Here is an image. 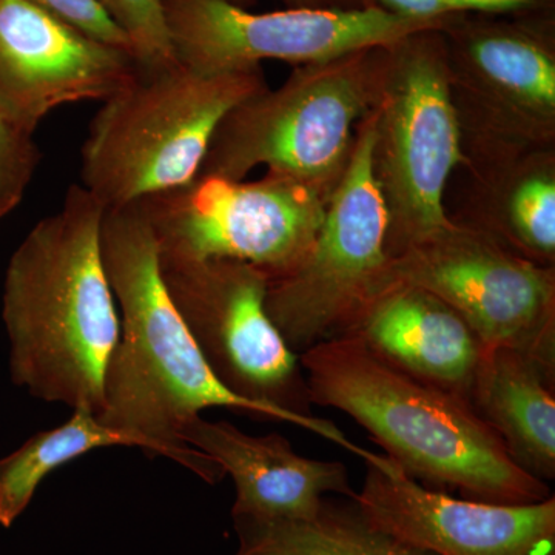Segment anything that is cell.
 <instances>
[{
  "label": "cell",
  "instance_id": "obj_1",
  "mask_svg": "<svg viewBox=\"0 0 555 555\" xmlns=\"http://www.w3.org/2000/svg\"><path fill=\"white\" fill-rule=\"evenodd\" d=\"M101 251L120 309V337L105 372L101 422L133 437L147 454L166 456L207 483H219L225 474L181 440L184 427L206 409L266 420H273L272 414L230 392L208 367L169 297L158 244L138 204L105 208Z\"/></svg>",
  "mask_w": 555,
  "mask_h": 555
},
{
  "label": "cell",
  "instance_id": "obj_2",
  "mask_svg": "<svg viewBox=\"0 0 555 555\" xmlns=\"http://www.w3.org/2000/svg\"><path fill=\"white\" fill-rule=\"evenodd\" d=\"M105 206L82 184L40 219L7 266L2 320L14 385L49 403L100 416L109 357L120 337L101 251Z\"/></svg>",
  "mask_w": 555,
  "mask_h": 555
},
{
  "label": "cell",
  "instance_id": "obj_3",
  "mask_svg": "<svg viewBox=\"0 0 555 555\" xmlns=\"http://www.w3.org/2000/svg\"><path fill=\"white\" fill-rule=\"evenodd\" d=\"M298 360L312 404L352 416L415 480L499 505L550 499L469 401L392 366L360 338L318 343Z\"/></svg>",
  "mask_w": 555,
  "mask_h": 555
},
{
  "label": "cell",
  "instance_id": "obj_4",
  "mask_svg": "<svg viewBox=\"0 0 555 555\" xmlns=\"http://www.w3.org/2000/svg\"><path fill=\"white\" fill-rule=\"evenodd\" d=\"M268 87L262 68L208 75L179 62L139 67L91 119L80 150L83 188L105 208L184 188L198 178L222 119Z\"/></svg>",
  "mask_w": 555,
  "mask_h": 555
},
{
  "label": "cell",
  "instance_id": "obj_5",
  "mask_svg": "<svg viewBox=\"0 0 555 555\" xmlns=\"http://www.w3.org/2000/svg\"><path fill=\"white\" fill-rule=\"evenodd\" d=\"M385 47L299 65L278 89L241 102L218 127L198 177L243 181L264 166L328 198L349 164L358 124L377 102Z\"/></svg>",
  "mask_w": 555,
  "mask_h": 555
},
{
  "label": "cell",
  "instance_id": "obj_6",
  "mask_svg": "<svg viewBox=\"0 0 555 555\" xmlns=\"http://www.w3.org/2000/svg\"><path fill=\"white\" fill-rule=\"evenodd\" d=\"M374 118V160L387 214L389 258L447 228L444 193L463 147L441 30L412 33L385 47Z\"/></svg>",
  "mask_w": 555,
  "mask_h": 555
},
{
  "label": "cell",
  "instance_id": "obj_7",
  "mask_svg": "<svg viewBox=\"0 0 555 555\" xmlns=\"http://www.w3.org/2000/svg\"><path fill=\"white\" fill-rule=\"evenodd\" d=\"M160 276L204 360L222 386L268 409L275 422L305 427L360 459L334 423L310 412L312 401L298 356L266 309L269 278L232 259L160 257Z\"/></svg>",
  "mask_w": 555,
  "mask_h": 555
},
{
  "label": "cell",
  "instance_id": "obj_8",
  "mask_svg": "<svg viewBox=\"0 0 555 555\" xmlns=\"http://www.w3.org/2000/svg\"><path fill=\"white\" fill-rule=\"evenodd\" d=\"M553 13L465 14L441 30L469 166L555 149Z\"/></svg>",
  "mask_w": 555,
  "mask_h": 555
},
{
  "label": "cell",
  "instance_id": "obj_9",
  "mask_svg": "<svg viewBox=\"0 0 555 555\" xmlns=\"http://www.w3.org/2000/svg\"><path fill=\"white\" fill-rule=\"evenodd\" d=\"M372 109L357 127L345 173L328 196L323 224L305 259L269 281L266 309L297 356L343 337L382 291L389 214L372 160Z\"/></svg>",
  "mask_w": 555,
  "mask_h": 555
},
{
  "label": "cell",
  "instance_id": "obj_10",
  "mask_svg": "<svg viewBox=\"0 0 555 555\" xmlns=\"http://www.w3.org/2000/svg\"><path fill=\"white\" fill-rule=\"evenodd\" d=\"M327 196L291 178L198 177L138 201L160 257L232 259L269 281L297 268L315 241Z\"/></svg>",
  "mask_w": 555,
  "mask_h": 555
},
{
  "label": "cell",
  "instance_id": "obj_11",
  "mask_svg": "<svg viewBox=\"0 0 555 555\" xmlns=\"http://www.w3.org/2000/svg\"><path fill=\"white\" fill-rule=\"evenodd\" d=\"M396 286L443 299L485 347L520 350L555 369V268L451 219L389 258L379 294Z\"/></svg>",
  "mask_w": 555,
  "mask_h": 555
},
{
  "label": "cell",
  "instance_id": "obj_12",
  "mask_svg": "<svg viewBox=\"0 0 555 555\" xmlns=\"http://www.w3.org/2000/svg\"><path fill=\"white\" fill-rule=\"evenodd\" d=\"M179 64L196 72H254L262 61L320 64L390 46L412 33L443 30L454 20L412 21L369 7L251 13L228 0H163Z\"/></svg>",
  "mask_w": 555,
  "mask_h": 555
},
{
  "label": "cell",
  "instance_id": "obj_13",
  "mask_svg": "<svg viewBox=\"0 0 555 555\" xmlns=\"http://www.w3.org/2000/svg\"><path fill=\"white\" fill-rule=\"evenodd\" d=\"M357 492L371 528L427 555H555V496L499 505L430 491L390 456L369 451Z\"/></svg>",
  "mask_w": 555,
  "mask_h": 555
},
{
  "label": "cell",
  "instance_id": "obj_14",
  "mask_svg": "<svg viewBox=\"0 0 555 555\" xmlns=\"http://www.w3.org/2000/svg\"><path fill=\"white\" fill-rule=\"evenodd\" d=\"M129 51L27 0H0V113L35 133L62 105L108 100L137 76Z\"/></svg>",
  "mask_w": 555,
  "mask_h": 555
},
{
  "label": "cell",
  "instance_id": "obj_15",
  "mask_svg": "<svg viewBox=\"0 0 555 555\" xmlns=\"http://www.w3.org/2000/svg\"><path fill=\"white\" fill-rule=\"evenodd\" d=\"M181 440L214 460L235 485V520L305 521L320 513L324 494L356 500L347 467L299 455L286 438L248 436L228 422H190Z\"/></svg>",
  "mask_w": 555,
  "mask_h": 555
},
{
  "label": "cell",
  "instance_id": "obj_16",
  "mask_svg": "<svg viewBox=\"0 0 555 555\" xmlns=\"http://www.w3.org/2000/svg\"><path fill=\"white\" fill-rule=\"evenodd\" d=\"M346 335L427 385L469 401L483 356L476 332L443 299L418 287L386 288Z\"/></svg>",
  "mask_w": 555,
  "mask_h": 555
},
{
  "label": "cell",
  "instance_id": "obj_17",
  "mask_svg": "<svg viewBox=\"0 0 555 555\" xmlns=\"http://www.w3.org/2000/svg\"><path fill=\"white\" fill-rule=\"evenodd\" d=\"M555 369L509 349L485 347L469 403L521 469L555 478Z\"/></svg>",
  "mask_w": 555,
  "mask_h": 555
},
{
  "label": "cell",
  "instance_id": "obj_18",
  "mask_svg": "<svg viewBox=\"0 0 555 555\" xmlns=\"http://www.w3.org/2000/svg\"><path fill=\"white\" fill-rule=\"evenodd\" d=\"M473 190L452 221L535 264L555 266V149L470 164Z\"/></svg>",
  "mask_w": 555,
  "mask_h": 555
},
{
  "label": "cell",
  "instance_id": "obj_19",
  "mask_svg": "<svg viewBox=\"0 0 555 555\" xmlns=\"http://www.w3.org/2000/svg\"><path fill=\"white\" fill-rule=\"evenodd\" d=\"M139 448L138 440L101 422L90 408H73L64 425L42 430L0 459V525L10 528L30 505L36 489L53 470L94 449Z\"/></svg>",
  "mask_w": 555,
  "mask_h": 555
},
{
  "label": "cell",
  "instance_id": "obj_20",
  "mask_svg": "<svg viewBox=\"0 0 555 555\" xmlns=\"http://www.w3.org/2000/svg\"><path fill=\"white\" fill-rule=\"evenodd\" d=\"M240 537L236 555H427L371 528L353 511L324 502L305 521L235 520Z\"/></svg>",
  "mask_w": 555,
  "mask_h": 555
},
{
  "label": "cell",
  "instance_id": "obj_21",
  "mask_svg": "<svg viewBox=\"0 0 555 555\" xmlns=\"http://www.w3.org/2000/svg\"><path fill=\"white\" fill-rule=\"evenodd\" d=\"M109 20L129 38L139 67L177 64L163 0H98Z\"/></svg>",
  "mask_w": 555,
  "mask_h": 555
},
{
  "label": "cell",
  "instance_id": "obj_22",
  "mask_svg": "<svg viewBox=\"0 0 555 555\" xmlns=\"http://www.w3.org/2000/svg\"><path fill=\"white\" fill-rule=\"evenodd\" d=\"M40 160L42 153L35 133L21 129L0 113V218L20 206Z\"/></svg>",
  "mask_w": 555,
  "mask_h": 555
},
{
  "label": "cell",
  "instance_id": "obj_23",
  "mask_svg": "<svg viewBox=\"0 0 555 555\" xmlns=\"http://www.w3.org/2000/svg\"><path fill=\"white\" fill-rule=\"evenodd\" d=\"M372 3L412 21H448L465 14L517 16L554 10V0H372Z\"/></svg>",
  "mask_w": 555,
  "mask_h": 555
},
{
  "label": "cell",
  "instance_id": "obj_24",
  "mask_svg": "<svg viewBox=\"0 0 555 555\" xmlns=\"http://www.w3.org/2000/svg\"><path fill=\"white\" fill-rule=\"evenodd\" d=\"M33 5L49 11L68 24L75 25L91 38L102 40L108 46L118 47L133 54L129 38L120 31L98 0H27ZM134 56V54H133ZM137 60V57H134Z\"/></svg>",
  "mask_w": 555,
  "mask_h": 555
},
{
  "label": "cell",
  "instance_id": "obj_25",
  "mask_svg": "<svg viewBox=\"0 0 555 555\" xmlns=\"http://www.w3.org/2000/svg\"><path fill=\"white\" fill-rule=\"evenodd\" d=\"M233 5L243 7L254 5L257 0H228ZM287 9H339V10H360L375 7L372 0H280Z\"/></svg>",
  "mask_w": 555,
  "mask_h": 555
}]
</instances>
